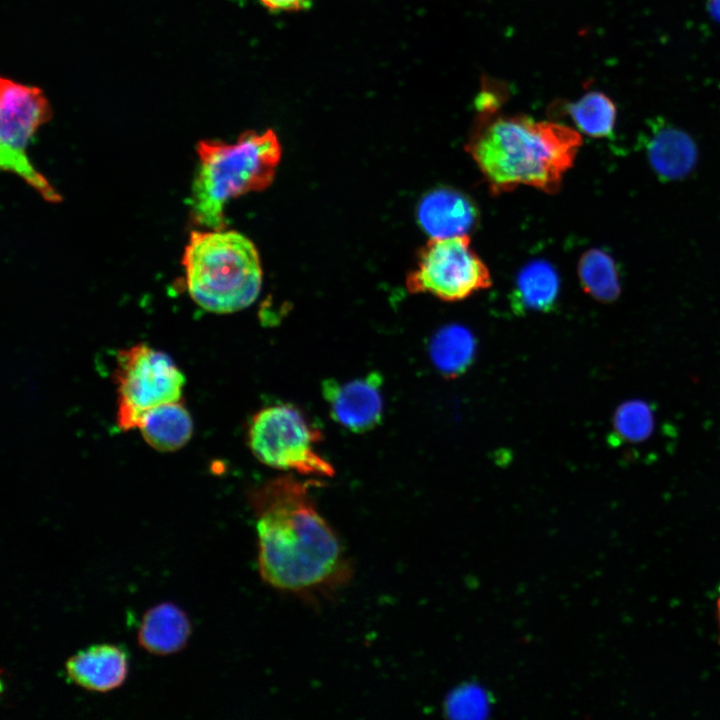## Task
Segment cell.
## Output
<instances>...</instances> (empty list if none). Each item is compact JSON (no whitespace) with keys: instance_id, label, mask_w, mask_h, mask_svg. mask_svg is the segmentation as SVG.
I'll list each match as a JSON object with an SVG mask.
<instances>
[{"instance_id":"obj_1","label":"cell","mask_w":720,"mask_h":720,"mask_svg":"<svg viewBox=\"0 0 720 720\" xmlns=\"http://www.w3.org/2000/svg\"><path fill=\"white\" fill-rule=\"evenodd\" d=\"M262 579L283 592L312 598L347 584L352 568L341 542L318 512L305 483L281 475L249 494Z\"/></svg>"},{"instance_id":"obj_2","label":"cell","mask_w":720,"mask_h":720,"mask_svg":"<svg viewBox=\"0 0 720 720\" xmlns=\"http://www.w3.org/2000/svg\"><path fill=\"white\" fill-rule=\"evenodd\" d=\"M499 106H476L466 144L490 191L497 195L525 185L558 192L582 145L580 133L557 122L500 114Z\"/></svg>"},{"instance_id":"obj_3","label":"cell","mask_w":720,"mask_h":720,"mask_svg":"<svg viewBox=\"0 0 720 720\" xmlns=\"http://www.w3.org/2000/svg\"><path fill=\"white\" fill-rule=\"evenodd\" d=\"M196 152L199 165L192 184L191 216L213 230L225 228L224 208L230 199L270 186L281 158L278 137L271 129L246 131L234 143L203 140Z\"/></svg>"},{"instance_id":"obj_4","label":"cell","mask_w":720,"mask_h":720,"mask_svg":"<svg viewBox=\"0 0 720 720\" xmlns=\"http://www.w3.org/2000/svg\"><path fill=\"white\" fill-rule=\"evenodd\" d=\"M182 265L190 297L207 311L236 312L251 305L259 295V254L252 241L239 232L192 231Z\"/></svg>"},{"instance_id":"obj_5","label":"cell","mask_w":720,"mask_h":720,"mask_svg":"<svg viewBox=\"0 0 720 720\" xmlns=\"http://www.w3.org/2000/svg\"><path fill=\"white\" fill-rule=\"evenodd\" d=\"M320 439V431L288 404L259 410L248 427L249 448L263 464L302 475L330 477L333 466L315 449Z\"/></svg>"},{"instance_id":"obj_6","label":"cell","mask_w":720,"mask_h":720,"mask_svg":"<svg viewBox=\"0 0 720 720\" xmlns=\"http://www.w3.org/2000/svg\"><path fill=\"white\" fill-rule=\"evenodd\" d=\"M114 381L117 425L127 431L137 428L148 410L180 401L185 376L167 353L141 343L118 352Z\"/></svg>"},{"instance_id":"obj_7","label":"cell","mask_w":720,"mask_h":720,"mask_svg":"<svg viewBox=\"0 0 720 720\" xmlns=\"http://www.w3.org/2000/svg\"><path fill=\"white\" fill-rule=\"evenodd\" d=\"M50 116V105L39 88L1 79L0 166L23 179L46 201L57 203L61 196L27 156L33 135Z\"/></svg>"},{"instance_id":"obj_8","label":"cell","mask_w":720,"mask_h":720,"mask_svg":"<svg viewBox=\"0 0 720 720\" xmlns=\"http://www.w3.org/2000/svg\"><path fill=\"white\" fill-rule=\"evenodd\" d=\"M492 284L490 271L465 235L431 238L419 251L416 268L406 278L411 293L460 301Z\"/></svg>"},{"instance_id":"obj_9","label":"cell","mask_w":720,"mask_h":720,"mask_svg":"<svg viewBox=\"0 0 720 720\" xmlns=\"http://www.w3.org/2000/svg\"><path fill=\"white\" fill-rule=\"evenodd\" d=\"M382 383L378 372L345 382L324 381L322 394L331 417L351 432L362 433L375 428L383 416Z\"/></svg>"},{"instance_id":"obj_10","label":"cell","mask_w":720,"mask_h":720,"mask_svg":"<svg viewBox=\"0 0 720 720\" xmlns=\"http://www.w3.org/2000/svg\"><path fill=\"white\" fill-rule=\"evenodd\" d=\"M640 142L651 168L662 180L684 178L696 164L697 148L693 139L664 119L649 120Z\"/></svg>"},{"instance_id":"obj_11","label":"cell","mask_w":720,"mask_h":720,"mask_svg":"<svg viewBox=\"0 0 720 720\" xmlns=\"http://www.w3.org/2000/svg\"><path fill=\"white\" fill-rule=\"evenodd\" d=\"M478 217L471 198L451 187L426 193L417 209L418 222L431 238L465 235L475 227Z\"/></svg>"},{"instance_id":"obj_12","label":"cell","mask_w":720,"mask_h":720,"mask_svg":"<svg viewBox=\"0 0 720 720\" xmlns=\"http://www.w3.org/2000/svg\"><path fill=\"white\" fill-rule=\"evenodd\" d=\"M69 680L94 692L118 688L128 674L126 652L114 644H97L81 650L65 663Z\"/></svg>"},{"instance_id":"obj_13","label":"cell","mask_w":720,"mask_h":720,"mask_svg":"<svg viewBox=\"0 0 720 720\" xmlns=\"http://www.w3.org/2000/svg\"><path fill=\"white\" fill-rule=\"evenodd\" d=\"M190 634L191 623L186 613L171 602H163L146 611L137 640L151 654L169 655L183 649Z\"/></svg>"},{"instance_id":"obj_14","label":"cell","mask_w":720,"mask_h":720,"mask_svg":"<svg viewBox=\"0 0 720 720\" xmlns=\"http://www.w3.org/2000/svg\"><path fill=\"white\" fill-rule=\"evenodd\" d=\"M137 428L152 448L161 452H172L180 449L190 440L193 421L180 400L148 410Z\"/></svg>"},{"instance_id":"obj_15","label":"cell","mask_w":720,"mask_h":720,"mask_svg":"<svg viewBox=\"0 0 720 720\" xmlns=\"http://www.w3.org/2000/svg\"><path fill=\"white\" fill-rule=\"evenodd\" d=\"M560 280L555 268L544 260L525 265L516 279L512 304L517 311H550L559 294Z\"/></svg>"},{"instance_id":"obj_16","label":"cell","mask_w":720,"mask_h":720,"mask_svg":"<svg viewBox=\"0 0 720 720\" xmlns=\"http://www.w3.org/2000/svg\"><path fill=\"white\" fill-rule=\"evenodd\" d=\"M476 351L473 334L466 327L450 324L431 338L429 353L434 366L448 378L462 375L472 364Z\"/></svg>"},{"instance_id":"obj_17","label":"cell","mask_w":720,"mask_h":720,"mask_svg":"<svg viewBox=\"0 0 720 720\" xmlns=\"http://www.w3.org/2000/svg\"><path fill=\"white\" fill-rule=\"evenodd\" d=\"M560 108L553 111L568 115L576 127L585 135L595 138L608 137L616 123L614 102L604 93L591 91L577 101L555 104Z\"/></svg>"},{"instance_id":"obj_18","label":"cell","mask_w":720,"mask_h":720,"mask_svg":"<svg viewBox=\"0 0 720 720\" xmlns=\"http://www.w3.org/2000/svg\"><path fill=\"white\" fill-rule=\"evenodd\" d=\"M578 277L584 292L597 301L610 303L621 292L614 259L601 249L587 250L578 262Z\"/></svg>"},{"instance_id":"obj_19","label":"cell","mask_w":720,"mask_h":720,"mask_svg":"<svg viewBox=\"0 0 720 720\" xmlns=\"http://www.w3.org/2000/svg\"><path fill=\"white\" fill-rule=\"evenodd\" d=\"M654 414L642 400L622 403L613 417V432L617 440L639 443L646 440L654 429Z\"/></svg>"},{"instance_id":"obj_20","label":"cell","mask_w":720,"mask_h":720,"mask_svg":"<svg viewBox=\"0 0 720 720\" xmlns=\"http://www.w3.org/2000/svg\"><path fill=\"white\" fill-rule=\"evenodd\" d=\"M259 2L273 12L299 11L311 5V0H259Z\"/></svg>"},{"instance_id":"obj_21","label":"cell","mask_w":720,"mask_h":720,"mask_svg":"<svg viewBox=\"0 0 720 720\" xmlns=\"http://www.w3.org/2000/svg\"><path fill=\"white\" fill-rule=\"evenodd\" d=\"M712 14L720 20V0H710Z\"/></svg>"},{"instance_id":"obj_22","label":"cell","mask_w":720,"mask_h":720,"mask_svg":"<svg viewBox=\"0 0 720 720\" xmlns=\"http://www.w3.org/2000/svg\"><path fill=\"white\" fill-rule=\"evenodd\" d=\"M716 613H717V620H718V626H719V632H720V585L718 588V596L716 599Z\"/></svg>"}]
</instances>
